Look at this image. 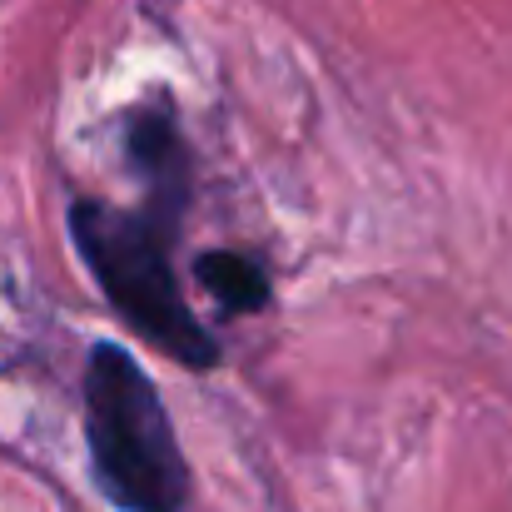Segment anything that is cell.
<instances>
[{
	"label": "cell",
	"instance_id": "obj_1",
	"mask_svg": "<svg viewBox=\"0 0 512 512\" xmlns=\"http://www.w3.org/2000/svg\"><path fill=\"white\" fill-rule=\"evenodd\" d=\"M184 209H189L184 199L165 194H145L130 209L100 194H80L70 199L65 229L95 289L105 294L110 314L135 339L189 373H214L224 363V348L214 329L189 309V294L174 269Z\"/></svg>",
	"mask_w": 512,
	"mask_h": 512
},
{
	"label": "cell",
	"instance_id": "obj_2",
	"mask_svg": "<svg viewBox=\"0 0 512 512\" xmlns=\"http://www.w3.org/2000/svg\"><path fill=\"white\" fill-rule=\"evenodd\" d=\"M85 448L100 498L120 512H184L194 478L174 418L150 368L115 339L90 343L85 378Z\"/></svg>",
	"mask_w": 512,
	"mask_h": 512
},
{
	"label": "cell",
	"instance_id": "obj_3",
	"mask_svg": "<svg viewBox=\"0 0 512 512\" xmlns=\"http://www.w3.org/2000/svg\"><path fill=\"white\" fill-rule=\"evenodd\" d=\"M120 150H125V170L140 179L145 194H165L184 204L194 199V150H189L174 95L155 90L150 100L125 110Z\"/></svg>",
	"mask_w": 512,
	"mask_h": 512
},
{
	"label": "cell",
	"instance_id": "obj_4",
	"mask_svg": "<svg viewBox=\"0 0 512 512\" xmlns=\"http://www.w3.org/2000/svg\"><path fill=\"white\" fill-rule=\"evenodd\" d=\"M189 274L199 289H209V299L219 304L224 319L264 314L274 304V279H269L264 259L249 249H204V254H194Z\"/></svg>",
	"mask_w": 512,
	"mask_h": 512
}]
</instances>
